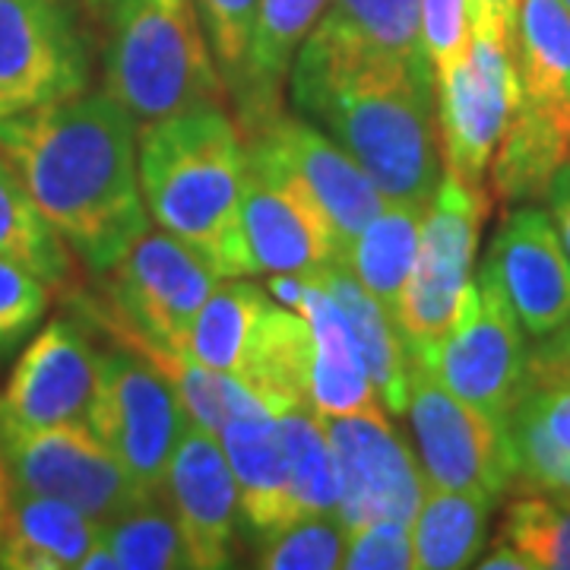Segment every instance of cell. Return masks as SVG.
<instances>
[{
	"mask_svg": "<svg viewBox=\"0 0 570 570\" xmlns=\"http://www.w3.org/2000/svg\"><path fill=\"white\" fill-rule=\"evenodd\" d=\"M0 156L96 273L118 264L149 228L137 124L105 89L0 118Z\"/></svg>",
	"mask_w": 570,
	"mask_h": 570,
	"instance_id": "cell-1",
	"label": "cell"
},
{
	"mask_svg": "<svg viewBox=\"0 0 570 570\" xmlns=\"http://www.w3.org/2000/svg\"><path fill=\"white\" fill-rule=\"evenodd\" d=\"M292 105L393 204L425 206L441 181L431 63L305 39L292 61Z\"/></svg>",
	"mask_w": 570,
	"mask_h": 570,
	"instance_id": "cell-2",
	"label": "cell"
},
{
	"mask_svg": "<svg viewBox=\"0 0 570 570\" xmlns=\"http://www.w3.org/2000/svg\"><path fill=\"white\" fill-rule=\"evenodd\" d=\"M149 219L223 279L261 276L242 219L245 137L223 105H197L137 134Z\"/></svg>",
	"mask_w": 570,
	"mask_h": 570,
	"instance_id": "cell-3",
	"label": "cell"
},
{
	"mask_svg": "<svg viewBox=\"0 0 570 570\" xmlns=\"http://www.w3.org/2000/svg\"><path fill=\"white\" fill-rule=\"evenodd\" d=\"M105 92L137 134L197 105H223V70L197 0H115L105 41Z\"/></svg>",
	"mask_w": 570,
	"mask_h": 570,
	"instance_id": "cell-4",
	"label": "cell"
},
{
	"mask_svg": "<svg viewBox=\"0 0 570 570\" xmlns=\"http://www.w3.org/2000/svg\"><path fill=\"white\" fill-rule=\"evenodd\" d=\"M491 194L485 184H466L441 175L422 213L419 250L393 321L409 358L428 362L453 324L463 288L472 279L475 247L489 223Z\"/></svg>",
	"mask_w": 570,
	"mask_h": 570,
	"instance_id": "cell-5",
	"label": "cell"
},
{
	"mask_svg": "<svg viewBox=\"0 0 570 570\" xmlns=\"http://www.w3.org/2000/svg\"><path fill=\"white\" fill-rule=\"evenodd\" d=\"M105 273L108 333L168 352H187V330L223 283L213 266L163 228H146Z\"/></svg>",
	"mask_w": 570,
	"mask_h": 570,
	"instance_id": "cell-6",
	"label": "cell"
},
{
	"mask_svg": "<svg viewBox=\"0 0 570 570\" xmlns=\"http://www.w3.org/2000/svg\"><path fill=\"white\" fill-rule=\"evenodd\" d=\"M86 422L146 498L165 494V472L190 419L146 355L127 346L105 352Z\"/></svg>",
	"mask_w": 570,
	"mask_h": 570,
	"instance_id": "cell-7",
	"label": "cell"
},
{
	"mask_svg": "<svg viewBox=\"0 0 570 570\" xmlns=\"http://www.w3.org/2000/svg\"><path fill=\"white\" fill-rule=\"evenodd\" d=\"M527 330L485 266L472 276L444 340L422 365L460 400L508 422L527 396Z\"/></svg>",
	"mask_w": 570,
	"mask_h": 570,
	"instance_id": "cell-8",
	"label": "cell"
},
{
	"mask_svg": "<svg viewBox=\"0 0 570 570\" xmlns=\"http://www.w3.org/2000/svg\"><path fill=\"white\" fill-rule=\"evenodd\" d=\"M409 422L428 485L479 491L491 501L517 482V453L504 419L450 393L419 358L409 367Z\"/></svg>",
	"mask_w": 570,
	"mask_h": 570,
	"instance_id": "cell-9",
	"label": "cell"
},
{
	"mask_svg": "<svg viewBox=\"0 0 570 570\" xmlns=\"http://www.w3.org/2000/svg\"><path fill=\"white\" fill-rule=\"evenodd\" d=\"M520 99L513 45L491 29H472L466 58L434 73L444 171L466 184H485L494 149Z\"/></svg>",
	"mask_w": 570,
	"mask_h": 570,
	"instance_id": "cell-10",
	"label": "cell"
},
{
	"mask_svg": "<svg viewBox=\"0 0 570 570\" xmlns=\"http://www.w3.org/2000/svg\"><path fill=\"white\" fill-rule=\"evenodd\" d=\"M242 219L247 247L266 276H314L336 261L340 242L321 200L264 134L245 140Z\"/></svg>",
	"mask_w": 570,
	"mask_h": 570,
	"instance_id": "cell-11",
	"label": "cell"
},
{
	"mask_svg": "<svg viewBox=\"0 0 570 570\" xmlns=\"http://www.w3.org/2000/svg\"><path fill=\"white\" fill-rule=\"evenodd\" d=\"M0 456L13 489L58 498L102 527L146 498L89 422L0 431Z\"/></svg>",
	"mask_w": 570,
	"mask_h": 570,
	"instance_id": "cell-12",
	"label": "cell"
},
{
	"mask_svg": "<svg viewBox=\"0 0 570 570\" xmlns=\"http://www.w3.org/2000/svg\"><path fill=\"white\" fill-rule=\"evenodd\" d=\"M89 41L70 0H0V118L86 92Z\"/></svg>",
	"mask_w": 570,
	"mask_h": 570,
	"instance_id": "cell-13",
	"label": "cell"
},
{
	"mask_svg": "<svg viewBox=\"0 0 570 570\" xmlns=\"http://www.w3.org/2000/svg\"><path fill=\"white\" fill-rule=\"evenodd\" d=\"M321 419L333 448L340 520L346 530L374 520L409 523L428 482L406 441L390 425L387 409L367 406Z\"/></svg>",
	"mask_w": 570,
	"mask_h": 570,
	"instance_id": "cell-14",
	"label": "cell"
},
{
	"mask_svg": "<svg viewBox=\"0 0 570 570\" xmlns=\"http://www.w3.org/2000/svg\"><path fill=\"white\" fill-rule=\"evenodd\" d=\"M99 358L102 355L77 321L55 317L41 326L20 355L7 387L0 390V431L86 422Z\"/></svg>",
	"mask_w": 570,
	"mask_h": 570,
	"instance_id": "cell-15",
	"label": "cell"
},
{
	"mask_svg": "<svg viewBox=\"0 0 570 570\" xmlns=\"http://www.w3.org/2000/svg\"><path fill=\"white\" fill-rule=\"evenodd\" d=\"M165 501L178 520L190 568L223 570L235 564L242 501L216 434L187 425L165 472Z\"/></svg>",
	"mask_w": 570,
	"mask_h": 570,
	"instance_id": "cell-16",
	"label": "cell"
},
{
	"mask_svg": "<svg viewBox=\"0 0 570 570\" xmlns=\"http://www.w3.org/2000/svg\"><path fill=\"white\" fill-rule=\"evenodd\" d=\"M482 266L501 285L527 336L542 340L570 321V254L546 209H513Z\"/></svg>",
	"mask_w": 570,
	"mask_h": 570,
	"instance_id": "cell-17",
	"label": "cell"
},
{
	"mask_svg": "<svg viewBox=\"0 0 570 570\" xmlns=\"http://www.w3.org/2000/svg\"><path fill=\"white\" fill-rule=\"evenodd\" d=\"M247 134H264L285 163L298 171V178L311 187V194L326 209L340 250L387 204L377 184L321 127L305 121L302 115L273 111L261 121L247 124Z\"/></svg>",
	"mask_w": 570,
	"mask_h": 570,
	"instance_id": "cell-18",
	"label": "cell"
},
{
	"mask_svg": "<svg viewBox=\"0 0 570 570\" xmlns=\"http://www.w3.org/2000/svg\"><path fill=\"white\" fill-rule=\"evenodd\" d=\"M219 444L238 485L242 517L254 535L269 539L292 527L279 415L247 390L238 406L228 412L219 431Z\"/></svg>",
	"mask_w": 570,
	"mask_h": 570,
	"instance_id": "cell-19",
	"label": "cell"
},
{
	"mask_svg": "<svg viewBox=\"0 0 570 570\" xmlns=\"http://www.w3.org/2000/svg\"><path fill=\"white\" fill-rule=\"evenodd\" d=\"M292 307L305 314L314 340L311 409L317 415H346V412L377 406V393L371 387L352 326L343 307L326 292V285L317 276H305Z\"/></svg>",
	"mask_w": 570,
	"mask_h": 570,
	"instance_id": "cell-20",
	"label": "cell"
},
{
	"mask_svg": "<svg viewBox=\"0 0 570 570\" xmlns=\"http://www.w3.org/2000/svg\"><path fill=\"white\" fill-rule=\"evenodd\" d=\"M564 163H570V111L520 99L489 165L491 197L501 204L546 197Z\"/></svg>",
	"mask_w": 570,
	"mask_h": 570,
	"instance_id": "cell-21",
	"label": "cell"
},
{
	"mask_svg": "<svg viewBox=\"0 0 570 570\" xmlns=\"http://www.w3.org/2000/svg\"><path fill=\"white\" fill-rule=\"evenodd\" d=\"M102 535V523L89 513L13 489L10 520L0 542V568L7 570H73Z\"/></svg>",
	"mask_w": 570,
	"mask_h": 570,
	"instance_id": "cell-22",
	"label": "cell"
},
{
	"mask_svg": "<svg viewBox=\"0 0 570 570\" xmlns=\"http://www.w3.org/2000/svg\"><path fill=\"white\" fill-rule=\"evenodd\" d=\"M314 276L326 285V292L336 298V305L343 307L381 406L393 415L406 412L412 358H409V348L400 336L396 321L377 305V298H371L365 288L355 283V276L343 264L333 261L324 269H317Z\"/></svg>",
	"mask_w": 570,
	"mask_h": 570,
	"instance_id": "cell-23",
	"label": "cell"
},
{
	"mask_svg": "<svg viewBox=\"0 0 570 570\" xmlns=\"http://www.w3.org/2000/svg\"><path fill=\"white\" fill-rule=\"evenodd\" d=\"M311 358L314 340L305 314L273 302L238 381L276 415L311 409Z\"/></svg>",
	"mask_w": 570,
	"mask_h": 570,
	"instance_id": "cell-24",
	"label": "cell"
},
{
	"mask_svg": "<svg viewBox=\"0 0 570 570\" xmlns=\"http://www.w3.org/2000/svg\"><path fill=\"white\" fill-rule=\"evenodd\" d=\"M491 498L479 491L425 485V494L409 520L412 568L456 570L479 561L489 539Z\"/></svg>",
	"mask_w": 570,
	"mask_h": 570,
	"instance_id": "cell-25",
	"label": "cell"
},
{
	"mask_svg": "<svg viewBox=\"0 0 570 570\" xmlns=\"http://www.w3.org/2000/svg\"><path fill=\"white\" fill-rule=\"evenodd\" d=\"M330 0H261V13L254 26V39L238 89L247 105L245 124H254L279 111V86L292 70V61L317 26Z\"/></svg>",
	"mask_w": 570,
	"mask_h": 570,
	"instance_id": "cell-26",
	"label": "cell"
},
{
	"mask_svg": "<svg viewBox=\"0 0 570 570\" xmlns=\"http://www.w3.org/2000/svg\"><path fill=\"white\" fill-rule=\"evenodd\" d=\"M422 213L425 206L393 204L387 200L384 209L348 242L336 264H343L355 276V283L365 288L377 305L396 314L409 273L419 250V232H422Z\"/></svg>",
	"mask_w": 570,
	"mask_h": 570,
	"instance_id": "cell-27",
	"label": "cell"
},
{
	"mask_svg": "<svg viewBox=\"0 0 570 570\" xmlns=\"http://www.w3.org/2000/svg\"><path fill=\"white\" fill-rule=\"evenodd\" d=\"M273 302L276 298L257 283H250V276L223 279L209 292V298L187 330V352L200 365L238 381L245 374L254 336Z\"/></svg>",
	"mask_w": 570,
	"mask_h": 570,
	"instance_id": "cell-28",
	"label": "cell"
},
{
	"mask_svg": "<svg viewBox=\"0 0 570 570\" xmlns=\"http://www.w3.org/2000/svg\"><path fill=\"white\" fill-rule=\"evenodd\" d=\"M520 491L570 494V387L535 390L508 419Z\"/></svg>",
	"mask_w": 570,
	"mask_h": 570,
	"instance_id": "cell-29",
	"label": "cell"
},
{
	"mask_svg": "<svg viewBox=\"0 0 570 570\" xmlns=\"http://www.w3.org/2000/svg\"><path fill=\"white\" fill-rule=\"evenodd\" d=\"M307 39L428 63L422 0H330Z\"/></svg>",
	"mask_w": 570,
	"mask_h": 570,
	"instance_id": "cell-30",
	"label": "cell"
},
{
	"mask_svg": "<svg viewBox=\"0 0 570 570\" xmlns=\"http://www.w3.org/2000/svg\"><path fill=\"white\" fill-rule=\"evenodd\" d=\"M513 63L523 99L570 111V7L564 0H520Z\"/></svg>",
	"mask_w": 570,
	"mask_h": 570,
	"instance_id": "cell-31",
	"label": "cell"
},
{
	"mask_svg": "<svg viewBox=\"0 0 570 570\" xmlns=\"http://www.w3.org/2000/svg\"><path fill=\"white\" fill-rule=\"evenodd\" d=\"M73 250L26 190L17 168L0 156V257L26 266L51 292H63L73 279Z\"/></svg>",
	"mask_w": 570,
	"mask_h": 570,
	"instance_id": "cell-32",
	"label": "cell"
},
{
	"mask_svg": "<svg viewBox=\"0 0 570 570\" xmlns=\"http://www.w3.org/2000/svg\"><path fill=\"white\" fill-rule=\"evenodd\" d=\"M285 469H288V510L292 523L307 517L340 513V489L333 448L324 419L314 409H292L279 415Z\"/></svg>",
	"mask_w": 570,
	"mask_h": 570,
	"instance_id": "cell-33",
	"label": "cell"
},
{
	"mask_svg": "<svg viewBox=\"0 0 570 570\" xmlns=\"http://www.w3.org/2000/svg\"><path fill=\"white\" fill-rule=\"evenodd\" d=\"M105 546L115 554L118 570H181L190 568L178 520L171 504L159 498H142L121 517L102 527Z\"/></svg>",
	"mask_w": 570,
	"mask_h": 570,
	"instance_id": "cell-34",
	"label": "cell"
},
{
	"mask_svg": "<svg viewBox=\"0 0 570 570\" xmlns=\"http://www.w3.org/2000/svg\"><path fill=\"white\" fill-rule=\"evenodd\" d=\"M498 542L513 546L532 570H570V494L520 491L504 510Z\"/></svg>",
	"mask_w": 570,
	"mask_h": 570,
	"instance_id": "cell-35",
	"label": "cell"
},
{
	"mask_svg": "<svg viewBox=\"0 0 570 570\" xmlns=\"http://www.w3.org/2000/svg\"><path fill=\"white\" fill-rule=\"evenodd\" d=\"M346 523L340 513L307 517L276 535L264 539V549L257 551V568L266 570H333L343 568L346 554Z\"/></svg>",
	"mask_w": 570,
	"mask_h": 570,
	"instance_id": "cell-36",
	"label": "cell"
},
{
	"mask_svg": "<svg viewBox=\"0 0 570 570\" xmlns=\"http://www.w3.org/2000/svg\"><path fill=\"white\" fill-rule=\"evenodd\" d=\"M209 51L219 63L223 77L242 80L261 13V0H197Z\"/></svg>",
	"mask_w": 570,
	"mask_h": 570,
	"instance_id": "cell-37",
	"label": "cell"
},
{
	"mask_svg": "<svg viewBox=\"0 0 570 570\" xmlns=\"http://www.w3.org/2000/svg\"><path fill=\"white\" fill-rule=\"evenodd\" d=\"M51 285L26 266L0 257V352L26 340L51 305Z\"/></svg>",
	"mask_w": 570,
	"mask_h": 570,
	"instance_id": "cell-38",
	"label": "cell"
},
{
	"mask_svg": "<svg viewBox=\"0 0 570 570\" xmlns=\"http://www.w3.org/2000/svg\"><path fill=\"white\" fill-rule=\"evenodd\" d=\"M346 570H409L412 568V542L409 523L400 520H374L352 527L346 535Z\"/></svg>",
	"mask_w": 570,
	"mask_h": 570,
	"instance_id": "cell-39",
	"label": "cell"
},
{
	"mask_svg": "<svg viewBox=\"0 0 570 570\" xmlns=\"http://www.w3.org/2000/svg\"><path fill=\"white\" fill-rule=\"evenodd\" d=\"M469 39V0H422V45L434 73L463 61Z\"/></svg>",
	"mask_w": 570,
	"mask_h": 570,
	"instance_id": "cell-40",
	"label": "cell"
},
{
	"mask_svg": "<svg viewBox=\"0 0 570 570\" xmlns=\"http://www.w3.org/2000/svg\"><path fill=\"white\" fill-rule=\"evenodd\" d=\"M570 387V321L542 336L527 355V393Z\"/></svg>",
	"mask_w": 570,
	"mask_h": 570,
	"instance_id": "cell-41",
	"label": "cell"
},
{
	"mask_svg": "<svg viewBox=\"0 0 570 570\" xmlns=\"http://www.w3.org/2000/svg\"><path fill=\"white\" fill-rule=\"evenodd\" d=\"M520 0H469V22L472 29H491L513 45Z\"/></svg>",
	"mask_w": 570,
	"mask_h": 570,
	"instance_id": "cell-42",
	"label": "cell"
},
{
	"mask_svg": "<svg viewBox=\"0 0 570 570\" xmlns=\"http://www.w3.org/2000/svg\"><path fill=\"white\" fill-rule=\"evenodd\" d=\"M546 197H549L551 223H554V228H558V235H561V242H564L570 254V163L558 168V175L551 178Z\"/></svg>",
	"mask_w": 570,
	"mask_h": 570,
	"instance_id": "cell-43",
	"label": "cell"
},
{
	"mask_svg": "<svg viewBox=\"0 0 570 570\" xmlns=\"http://www.w3.org/2000/svg\"><path fill=\"white\" fill-rule=\"evenodd\" d=\"M475 568L482 570H532L530 561L520 554V551L508 546V542H498L489 554H479V561H475Z\"/></svg>",
	"mask_w": 570,
	"mask_h": 570,
	"instance_id": "cell-44",
	"label": "cell"
},
{
	"mask_svg": "<svg viewBox=\"0 0 570 570\" xmlns=\"http://www.w3.org/2000/svg\"><path fill=\"white\" fill-rule=\"evenodd\" d=\"M77 570H118V564H115V554H111V549L105 546L102 535L92 542V549L82 554L80 568Z\"/></svg>",
	"mask_w": 570,
	"mask_h": 570,
	"instance_id": "cell-45",
	"label": "cell"
},
{
	"mask_svg": "<svg viewBox=\"0 0 570 570\" xmlns=\"http://www.w3.org/2000/svg\"><path fill=\"white\" fill-rule=\"evenodd\" d=\"M10 501H13V485H10V475H7L3 456H0V542L7 532V520H10Z\"/></svg>",
	"mask_w": 570,
	"mask_h": 570,
	"instance_id": "cell-46",
	"label": "cell"
},
{
	"mask_svg": "<svg viewBox=\"0 0 570 570\" xmlns=\"http://www.w3.org/2000/svg\"><path fill=\"white\" fill-rule=\"evenodd\" d=\"M564 3H568V7H570V0H564Z\"/></svg>",
	"mask_w": 570,
	"mask_h": 570,
	"instance_id": "cell-47",
	"label": "cell"
},
{
	"mask_svg": "<svg viewBox=\"0 0 570 570\" xmlns=\"http://www.w3.org/2000/svg\"><path fill=\"white\" fill-rule=\"evenodd\" d=\"M96 3H102V0H96Z\"/></svg>",
	"mask_w": 570,
	"mask_h": 570,
	"instance_id": "cell-48",
	"label": "cell"
}]
</instances>
